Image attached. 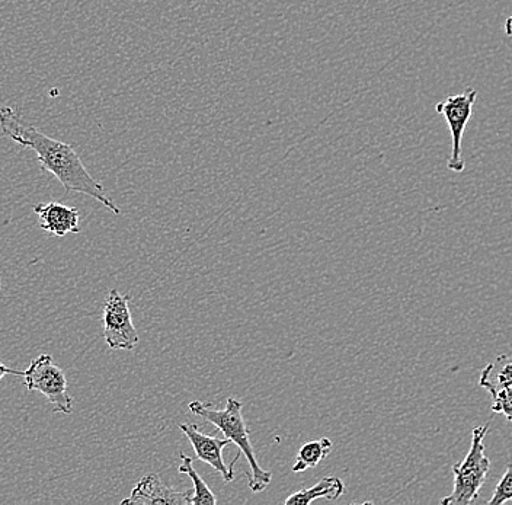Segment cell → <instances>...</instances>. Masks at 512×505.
I'll return each mask as SVG.
<instances>
[{
    "label": "cell",
    "mask_w": 512,
    "mask_h": 505,
    "mask_svg": "<svg viewBox=\"0 0 512 505\" xmlns=\"http://www.w3.org/2000/svg\"><path fill=\"white\" fill-rule=\"evenodd\" d=\"M179 430L185 434L188 440H190L192 449H194L195 456L200 462L207 463L214 471H217L222 475L223 481L226 484L235 481V472H233V465H235L236 459H233L232 465L227 466L223 460L224 447L232 444L229 439H217L214 436H207V434L201 433L200 428L197 424H178Z\"/></svg>",
    "instance_id": "7"
},
{
    "label": "cell",
    "mask_w": 512,
    "mask_h": 505,
    "mask_svg": "<svg viewBox=\"0 0 512 505\" xmlns=\"http://www.w3.org/2000/svg\"><path fill=\"white\" fill-rule=\"evenodd\" d=\"M104 340L111 350L133 351L140 338L130 312V296L112 289L104 303Z\"/></svg>",
    "instance_id": "5"
},
{
    "label": "cell",
    "mask_w": 512,
    "mask_h": 505,
    "mask_svg": "<svg viewBox=\"0 0 512 505\" xmlns=\"http://www.w3.org/2000/svg\"><path fill=\"white\" fill-rule=\"evenodd\" d=\"M345 492V485L336 476H325L313 487L300 489L287 498V505H307L316 500L336 501Z\"/></svg>",
    "instance_id": "10"
},
{
    "label": "cell",
    "mask_w": 512,
    "mask_h": 505,
    "mask_svg": "<svg viewBox=\"0 0 512 505\" xmlns=\"http://www.w3.org/2000/svg\"><path fill=\"white\" fill-rule=\"evenodd\" d=\"M508 501H512V465L507 466L504 476L499 479L498 485H496L491 500L486 504L502 505L508 503Z\"/></svg>",
    "instance_id": "15"
},
{
    "label": "cell",
    "mask_w": 512,
    "mask_h": 505,
    "mask_svg": "<svg viewBox=\"0 0 512 505\" xmlns=\"http://www.w3.org/2000/svg\"><path fill=\"white\" fill-rule=\"evenodd\" d=\"M24 383L28 391L38 392L46 396L53 405L54 412L72 414L73 398L67 389L66 375L50 354H41L31 361L30 367L24 373Z\"/></svg>",
    "instance_id": "4"
},
{
    "label": "cell",
    "mask_w": 512,
    "mask_h": 505,
    "mask_svg": "<svg viewBox=\"0 0 512 505\" xmlns=\"http://www.w3.org/2000/svg\"><path fill=\"white\" fill-rule=\"evenodd\" d=\"M8 375L24 376V373L19 372V370L9 369L8 366H5V364L0 363V380H2L3 377Z\"/></svg>",
    "instance_id": "16"
},
{
    "label": "cell",
    "mask_w": 512,
    "mask_h": 505,
    "mask_svg": "<svg viewBox=\"0 0 512 505\" xmlns=\"http://www.w3.org/2000/svg\"><path fill=\"white\" fill-rule=\"evenodd\" d=\"M478 99V91L475 88H467L459 95H450L446 101L440 102L435 107L438 114L446 118L451 134V155L447 162V168L453 172H463V136L470 117L473 113V105Z\"/></svg>",
    "instance_id": "6"
},
{
    "label": "cell",
    "mask_w": 512,
    "mask_h": 505,
    "mask_svg": "<svg viewBox=\"0 0 512 505\" xmlns=\"http://www.w3.org/2000/svg\"><path fill=\"white\" fill-rule=\"evenodd\" d=\"M0 130L18 145L31 149L37 155L41 168L54 175L66 193L85 194L120 216V207L115 206L114 201L105 194L102 184L89 174L72 146L41 133L22 120L12 107L0 108Z\"/></svg>",
    "instance_id": "1"
},
{
    "label": "cell",
    "mask_w": 512,
    "mask_h": 505,
    "mask_svg": "<svg viewBox=\"0 0 512 505\" xmlns=\"http://www.w3.org/2000/svg\"><path fill=\"white\" fill-rule=\"evenodd\" d=\"M181 465L178 471L190 476L194 482V497H192V505H213L217 503L216 495L213 494L206 481L198 475L194 469V460L187 453H181Z\"/></svg>",
    "instance_id": "13"
},
{
    "label": "cell",
    "mask_w": 512,
    "mask_h": 505,
    "mask_svg": "<svg viewBox=\"0 0 512 505\" xmlns=\"http://www.w3.org/2000/svg\"><path fill=\"white\" fill-rule=\"evenodd\" d=\"M34 213L40 219V228L57 238L80 232V216L76 207L64 206L59 201H50L35 206Z\"/></svg>",
    "instance_id": "9"
},
{
    "label": "cell",
    "mask_w": 512,
    "mask_h": 505,
    "mask_svg": "<svg viewBox=\"0 0 512 505\" xmlns=\"http://www.w3.org/2000/svg\"><path fill=\"white\" fill-rule=\"evenodd\" d=\"M494 404H492V411L495 414L504 415L512 424V382L508 383L504 388L491 393Z\"/></svg>",
    "instance_id": "14"
},
{
    "label": "cell",
    "mask_w": 512,
    "mask_h": 505,
    "mask_svg": "<svg viewBox=\"0 0 512 505\" xmlns=\"http://www.w3.org/2000/svg\"><path fill=\"white\" fill-rule=\"evenodd\" d=\"M489 425L476 427L472 433V444L463 462L453 466V491L441 500L443 505H469L476 503L480 489L486 482L491 460L485 453V440Z\"/></svg>",
    "instance_id": "3"
},
{
    "label": "cell",
    "mask_w": 512,
    "mask_h": 505,
    "mask_svg": "<svg viewBox=\"0 0 512 505\" xmlns=\"http://www.w3.org/2000/svg\"><path fill=\"white\" fill-rule=\"evenodd\" d=\"M505 34L508 35V37H512V17L508 18L507 21H505Z\"/></svg>",
    "instance_id": "17"
},
{
    "label": "cell",
    "mask_w": 512,
    "mask_h": 505,
    "mask_svg": "<svg viewBox=\"0 0 512 505\" xmlns=\"http://www.w3.org/2000/svg\"><path fill=\"white\" fill-rule=\"evenodd\" d=\"M191 414L203 418L208 423L213 424L217 430L222 431L226 439L236 444L239 452L248 460L249 468V488L252 492L265 491L270 487L272 481V473L262 469L254 452L251 443V433H249L248 424L243 417V402L238 398L227 399L226 408H214L211 404H204L201 401H192L188 405Z\"/></svg>",
    "instance_id": "2"
},
{
    "label": "cell",
    "mask_w": 512,
    "mask_h": 505,
    "mask_svg": "<svg viewBox=\"0 0 512 505\" xmlns=\"http://www.w3.org/2000/svg\"><path fill=\"white\" fill-rule=\"evenodd\" d=\"M334 443L328 437L309 441L300 447L297 453L296 463L293 465L294 473H302L309 468H316L323 459L331 455Z\"/></svg>",
    "instance_id": "12"
},
{
    "label": "cell",
    "mask_w": 512,
    "mask_h": 505,
    "mask_svg": "<svg viewBox=\"0 0 512 505\" xmlns=\"http://www.w3.org/2000/svg\"><path fill=\"white\" fill-rule=\"evenodd\" d=\"M194 488L176 491L168 487L158 473H147L121 505H192Z\"/></svg>",
    "instance_id": "8"
},
{
    "label": "cell",
    "mask_w": 512,
    "mask_h": 505,
    "mask_svg": "<svg viewBox=\"0 0 512 505\" xmlns=\"http://www.w3.org/2000/svg\"><path fill=\"white\" fill-rule=\"evenodd\" d=\"M512 382V359L501 354L480 373L479 385L489 393L504 388Z\"/></svg>",
    "instance_id": "11"
},
{
    "label": "cell",
    "mask_w": 512,
    "mask_h": 505,
    "mask_svg": "<svg viewBox=\"0 0 512 505\" xmlns=\"http://www.w3.org/2000/svg\"><path fill=\"white\" fill-rule=\"evenodd\" d=\"M0 292H2V281H0Z\"/></svg>",
    "instance_id": "18"
}]
</instances>
